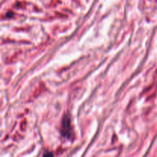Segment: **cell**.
Returning a JSON list of instances; mask_svg holds the SVG:
<instances>
[{
	"instance_id": "1",
	"label": "cell",
	"mask_w": 157,
	"mask_h": 157,
	"mask_svg": "<svg viewBox=\"0 0 157 157\" xmlns=\"http://www.w3.org/2000/svg\"><path fill=\"white\" fill-rule=\"evenodd\" d=\"M71 127L70 120L67 117L66 119L63 120L62 123V134L66 137H70V134L71 133Z\"/></svg>"
}]
</instances>
